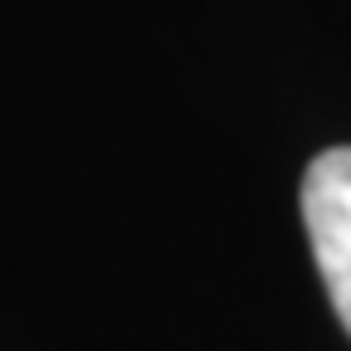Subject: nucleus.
Instances as JSON below:
<instances>
[{
  "label": "nucleus",
  "mask_w": 351,
  "mask_h": 351,
  "mask_svg": "<svg viewBox=\"0 0 351 351\" xmlns=\"http://www.w3.org/2000/svg\"><path fill=\"white\" fill-rule=\"evenodd\" d=\"M302 219L317 254V274L351 332V147L322 152L302 176Z\"/></svg>",
  "instance_id": "obj_1"
}]
</instances>
